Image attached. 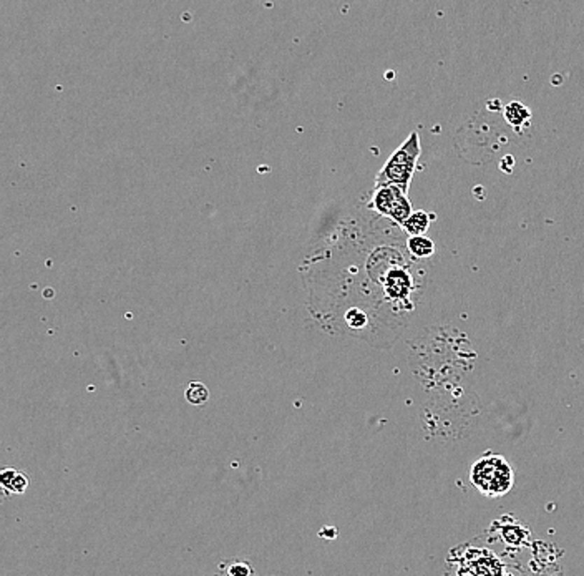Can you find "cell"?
<instances>
[{
	"mask_svg": "<svg viewBox=\"0 0 584 576\" xmlns=\"http://www.w3.org/2000/svg\"><path fill=\"white\" fill-rule=\"evenodd\" d=\"M470 480L485 497H503L513 488L515 472L506 458L501 455H487L473 463L470 470Z\"/></svg>",
	"mask_w": 584,
	"mask_h": 576,
	"instance_id": "obj_1",
	"label": "cell"
},
{
	"mask_svg": "<svg viewBox=\"0 0 584 576\" xmlns=\"http://www.w3.org/2000/svg\"><path fill=\"white\" fill-rule=\"evenodd\" d=\"M420 137L417 132H412L407 142L394 151V155L387 160L380 173L377 174L375 186L380 184H397L403 191L408 193L413 173H415L417 161L420 156Z\"/></svg>",
	"mask_w": 584,
	"mask_h": 576,
	"instance_id": "obj_2",
	"label": "cell"
},
{
	"mask_svg": "<svg viewBox=\"0 0 584 576\" xmlns=\"http://www.w3.org/2000/svg\"><path fill=\"white\" fill-rule=\"evenodd\" d=\"M370 208L375 210V213H379L380 216H385V218L392 219L394 223L401 224V226H403V223L413 213L407 193L402 188H398L397 184H380V186H375Z\"/></svg>",
	"mask_w": 584,
	"mask_h": 576,
	"instance_id": "obj_3",
	"label": "cell"
},
{
	"mask_svg": "<svg viewBox=\"0 0 584 576\" xmlns=\"http://www.w3.org/2000/svg\"><path fill=\"white\" fill-rule=\"evenodd\" d=\"M385 291H387L389 298L405 299L412 291V277L405 271H392L387 276Z\"/></svg>",
	"mask_w": 584,
	"mask_h": 576,
	"instance_id": "obj_4",
	"label": "cell"
},
{
	"mask_svg": "<svg viewBox=\"0 0 584 576\" xmlns=\"http://www.w3.org/2000/svg\"><path fill=\"white\" fill-rule=\"evenodd\" d=\"M503 114H505V120L516 130H520V127H527L529 120H531V111H529V108L524 107L523 103L520 102H511L510 105H506Z\"/></svg>",
	"mask_w": 584,
	"mask_h": 576,
	"instance_id": "obj_5",
	"label": "cell"
},
{
	"mask_svg": "<svg viewBox=\"0 0 584 576\" xmlns=\"http://www.w3.org/2000/svg\"><path fill=\"white\" fill-rule=\"evenodd\" d=\"M219 573L228 576H251L256 575V568L248 560H224L219 563Z\"/></svg>",
	"mask_w": 584,
	"mask_h": 576,
	"instance_id": "obj_6",
	"label": "cell"
},
{
	"mask_svg": "<svg viewBox=\"0 0 584 576\" xmlns=\"http://www.w3.org/2000/svg\"><path fill=\"white\" fill-rule=\"evenodd\" d=\"M407 247L412 253V256H415V258H432L435 253L433 241L430 240V238H426L425 235L408 238Z\"/></svg>",
	"mask_w": 584,
	"mask_h": 576,
	"instance_id": "obj_7",
	"label": "cell"
},
{
	"mask_svg": "<svg viewBox=\"0 0 584 576\" xmlns=\"http://www.w3.org/2000/svg\"><path fill=\"white\" fill-rule=\"evenodd\" d=\"M430 218H432V216L426 214L425 211H413L410 218L403 223V229H405L410 236L425 235V233L429 231Z\"/></svg>",
	"mask_w": 584,
	"mask_h": 576,
	"instance_id": "obj_8",
	"label": "cell"
},
{
	"mask_svg": "<svg viewBox=\"0 0 584 576\" xmlns=\"http://www.w3.org/2000/svg\"><path fill=\"white\" fill-rule=\"evenodd\" d=\"M184 397L191 406H203L209 399V390L203 382H190L184 390Z\"/></svg>",
	"mask_w": 584,
	"mask_h": 576,
	"instance_id": "obj_9",
	"label": "cell"
},
{
	"mask_svg": "<svg viewBox=\"0 0 584 576\" xmlns=\"http://www.w3.org/2000/svg\"><path fill=\"white\" fill-rule=\"evenodd\" d=\"M30 485V476L24 474V472H17L15 479L12 480V485H11V492L12 493H24L27 488H29Z\"/></svg>",
	"mask_w": 584,
	"mask_h": 576,
	"instance_id": "obj_10",
	"label": "cell"
},
{
	"mask_svg": "<svg viewBox=\"0 0 584 576\" xmlns=\"http://www.w3.org/2000/svg\"><path fill=\"white\" fill-rule=\"evenodd\" d=\"M17 469H12V467H4L2 470H0V484H2V487L6 492H11V485H12V480L15 479L17 475Z\"/></svg>",
	"mask_w": 584,
	"mask_h": 576,
	"instance_id": "obj_11",
	"label": "cell"
},
{
	"mask_svg": "<svg viewBox=\"0 0 584 576\" xmlns=\"http://www.w3.org/2000/svg\"><path fill=\"white\" fill-rule=\"evenodd\" d=\"M319 535H321L322 538H335L337 530L335 528H331V526H329V528H327V526H326V528H322L321 532H319Z\"/></svg>",
	"mask_w": 584,
	"mask_h": 576,
	"instance_id": "obj_12",
	"label": "cell"
}]
</instances>
